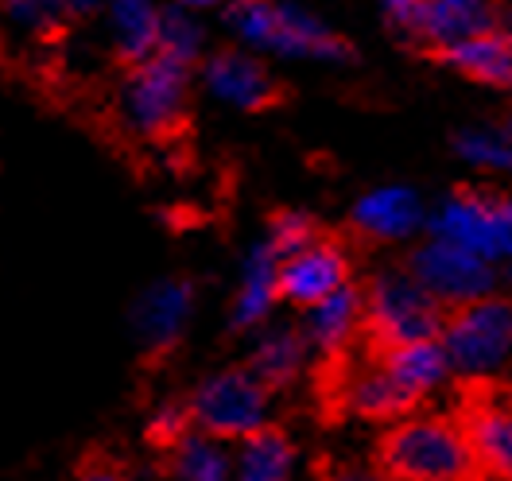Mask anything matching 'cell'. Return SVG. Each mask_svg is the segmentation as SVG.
I'll use <instances>...</instances> for the list:
<instances>
[{
  "mask_svg": "<svg viewBox=\"0 0 512 481\" xmlns=\"http://www.w3.org/2000/svg\"><path fill=\"white\" fill-rule=\"evenodd\" d=\"M505 206H509V218H512V194H505Z\"/></svg>",
  "mask_w": 512,
  "mask_h": 481,
  "instance_id": "cell-34",
  "label": "cell"
},
{
  "mask_svg": "<svg viewBox=\"0 0 512 481\" xmlns=\"http://www.w3.org/2000/svg\"><path fill=\"white\" fill-rule=\"evenodd\" d=\"M198 82L214 101H222L225 109H237V113H260V109L276 105V97H280L276 74L268 70V63L237 43L210 51L198 63Z\"/></svg>",
  "mask_w": 512,
  "mask_h": 481,
  "instance_id": "cell-11",
  "label": "cell"
},
{
  "mask_svg": "<svg viewBox=\"0 0 512 481\" xmlns=\"http://www.w3.org/2000/svg\"><path fill=\"white\" fill-rule=\"evenodd\" d=\"M361 303H365V334L381 350L419 342V338H439L447 322V307L419 284L408 264L381 268L365 284Z\"/></svg>",
  "mask_w": 512,
  "mask_h": 481,
  "instance_id": "cell-3",
  "label": "cell"
},
{
  "mask_svg": "<svg viewBox=\"0 0 512 481\" xmlns=\"http://www.w3.org/2000/svg\"><path fill=\"white\" fill-rule=\"evenodd\" d=\"M381 365L396 377V385L416 400V408L427 396H435L439 388H447L454 377L443 338H419V342H404V346H388V350H381Z\"/></svg>",
  "mask_w": 512,
  "mask_h": 481,
  "instance_id": "cell-17",
  "label": "cell"
},
{
  "mask_svg": "<svg viewBox=\"0 0 512 481\" xmlns=\"http://www.w3.org/2000/svg\"><path fill=\"white\" fill-rule=\"evenodd\" d=\"M191 105V66L148 55L128 63V74L117 90V113L128 132L144 140H160L179 132Z\"/></svg>",
  "mask_w": 512,
  "mask_h": 481,
  "instance_id": "cell-4",
  "label": "cell"
},
{
  "mask_svg": "<svg viewBox=\"0 0 512 481\" xmlns=\"http://www.w3.org/2000/svg\"><path fill=\"white\" fill-rule=\"evenodd\" d=\"M346 408L357 419H381V423H396L400 416L416 412V400L396 385V377L384 369L381 361L353 373L346 385Z\"/></svg>",
  "mask_w": 512,
  "mask_h": 481,
  "instance_id": "cell-23",
  "label": "cell"
},
{
  "mask_svg": "<svg viewBox=\"0 0 512 481\" xmlns=\"http://www.w3.org/2000/svg\"><path fill=\"white\" fill-rule=\"evenodd\" d=\"M160 4L156 0H101V16L117 55L125 63H140L156 51V32H160Z\"/></svg>",
  "mask_w": 512,
  "mask_h": 481,
  "instance_id": "cell-22",
  "label": "cell"
},
{
  "mask_svg": "<svg viewBox=\"0 0 512 481\" xmlns=\"http://www.w3.org/2000/svg\"><path fill=\"white\" fill-rule=\"evenodd\" d=\"M311 365V346L299 330V322H264L253 330V350H249V369L264 385L272 388H291L303 369Z\"/></svg>",
  "mask_w": 512,
  "mask_h": 481,
  "instance_id": "cell-16",
  "label": "cell"
},
{
  "mask_svg": "<svg viewBox=\"0 0 512 481\" xmlns=\"http://www.w3.org/2000/svg\"><path fill=\"white\" fill-rule=\"evenodd\" d=\"M509 132H512V117H509Z\"/></svg>",
  "mask_w": 512,
  "mask_h": 481,
  "instance_id": "cell-36",
  "label": "cell"
},
{
  "mask_svg": "<svg viewBox=\"0 0 512 481\" xmlns=\"http://www.w3.org/2000/svg\"><path fill=\"white\" fill-rule=\"evenodd\" d=\"M462 423L481 474L512 481V404H497V400L478 404Z\"/></svg>",
  "mask_w": 512,
  "mask_h": 481,
  "instance_id": "cell-20",
  "label": "cell"
},
{
  "mask_svg": "<svg viewBox=\"0 0 512 481\" xmlns=\"http://www.w3.org/2000/svg\"><path fill=\"white\" fill-rule=\"evenodd\" d=\"M315 237H319V222H315L307 210H280V214H272V222L264 229V241H268L280 257H288L295 249L311 245Z\"/></svg>",
  "mask_w": 512,
  "mask_h": 481,
  "instance_id": "cell-27",
  "label": "cell"
},
{
  "mask_svg": "<svg viewBox=\"0 0 512 481\" xmlns=\"http://www.w3.org/2000/svg\"><path fill=\"white\" fill-rule=\"evenodd\" d=\"M353 284V264L342 241L330 237H315L311 245L295 249L288 257H280V295L291 307H311L334 291Z\"/></svg>",
  "mask_w": 512,
  "mask_h": 481,
  "instance_id": "cell-13",
  "label": "cell"
},
{
  "mask_svg": "<svg viewBox=\"0 0 512 481\" xmlns=\"http://www.w3.org/2000/svg\"><path fill=\"white\" fill-rule=\"evenodd\" d=\"M194 423H191V412H187V400H156L152 404V412L144 419V431H148V439L156 443V447H171L179 435H187Z\"/></svg>",
  "mask_w": 512,
  "mask_h": 481,
  "instance_id": "cell-28",
  "label": "cell"
},
{
  "mask_svg": "<svg viewBox=\"0 0 512 481\" xmlns=\"http://www.w3.org/2000/svg\"><path fill=\"white\" fill-rule=\"evenodd\" d=\"M198 315V288L187 276H160L128 307V330L136 338V346L148 357L171 353L194 326Z\"/></svg>",
  "mask_w": 512,
  "mask_h": 481,
  "instance_id": "cell-10",
  "label": "cell"
},
{
  "mask_svg": "<svg viewBox=\"0 0 512 481\" xmlns=\"http://www.w3.org/2000/svg\"><path fill=\"white\" fill-rule=\"evenodd\" d=\"M408 268H412V276H416L419 284L431 291L447 311L493 295L497 272H501L497 264L474 257V253H466V249H458V245H450V241L427 237V233H423V241L412 249Z\"/></svg>",
  "mask_w": 512,
  "mask_h": 481,
  "instance_id": "cell-9",
  "label": "cell"
},
{
  "mask_svg": "<svg viewBox=\"0 0 512 481\" xmlns=\"http://www.w3.org/2000/svg\"><path fill=\"white\" fill-rule=\"evenodd\" d=\"M4 20L24 35H55L59 28L101 16V0H0Z\"/></svg>",
  "mask_w": 512,
  "mask_h": 481,
  "instance_id": "cell-24",
  "label": "cell"
},
{
  "mask_svg": "<svg viewBox=\"0 0 512 481\" xmlns=\"http://www.w3.org/2000/svg\"><path fill=\"white\" fill-rule=\"evenodd\" d=\"M70 481H136V478L128 470H121L117 462H86V466L74 470Z\"/></svg>",
  "mask_w": 512,
  "mask_h": 481,
  "instance_id": "cell-29",
  "label": "cell"
},
{
  "mask_svg": "<svg viewBox=\"0 0 512 481\" xmlns=\"http://www.w3.org/2000/svg\"><path fill=\"white\" fill-rule=\"evenodd\" d=\"M222 24L237 47L260 59L319 66L353 63L350 43L299 0H233L222 12Z\"/></svg>",
  "mask_w": 512,
  "mask_h": 481,
  "instance_id": "cell-1",
  "label": "cell"
},
{
  "mask_svg": "<svg viewBox=\"0 0 512 481\" xmlns=\"http://www.w3.org/2000/svg\"><path fill=\"white\" fill-rule=\"evenodd\" d=\"M427 210L431 206H423V194L416 187L381 183L353 202L350 225L357 237L373 245H404V241H416L419 233H427Z\"/></svg>",
  "mask_w": 512,
  "mask_h": 481,
  "instance_id": "cell-12",
  "label": "cell"
},
{
  "mask_svg": "<svg viewBox=\"0 0 512 481\" xmlns=\"http://www.w3.org/2000/svg\"><path fill=\"white\" fill-rule=\"evenodd\" d=\"M167 478L171 481H229L233 478V443L210 431L191 427L167 447Z\"/></svg>",
  "mask_w": 512,
  "mask_h": 481,
  "instance_id": "cell-21",
  "label": "cell"
},
{
  "mask_svg": "<svg viewBox=\"0 0 512 481\" xmlns=\"http://www.w3.org/2000/svg\"><path fill=\"white\" fill-rule=\"evenodd\" d=\"M299 330H303V338L311 346V357H322V361L342 357L365 334L361 291L350 284V288L334 291V295H326L319 303L303 307L299 311Z\"/></svg>",
  "mask_w": 512,
  "mask_h": 481,
  "instance_id": "cell-15",
  "label": "cell"
},
{
  "mask_svg": "<svg viewBox=\"0 0 512 481\" xmlns=\"http://www.w3.org/2000/svg\"><path fill=\"white\" fill-rule=\"evenodd\" d=\"M280 303V253L260 237L237 264V284L229 295V330L253 334L264 322L276 319Z\"/></svg>",
  "mask_w": 512,
  "mask_h": 481,
  "instance_id": "cell-14",
  "label": "cell"
},
{
  "mask_svg": "<svg viewBox=\"0 0 512 481\" xmlns=\"http://www.w3.org/2000/svg\"><path fill=\"white\" fill-rule=\"evenodd\" d=\"M501 268H505V280H509V288H512V257L505 260V264H501Z\"/></svg>",
  "mask_w": 512,
  "mask_h": 481,
  "instance_id": "cell-33",
  "label": "cell"
},
{
  "mask_svg": "<svg viewBox=\"0 0 512 481\" xmlns=\"http://www.w3.org/2000/svg\"><path fill=\"white\" fill-rule=\"evenodd\" d=\"M454 156L481 175H512L509 125H466L454 132Z\"/></svg>",
  "mask_w": 512,
  "mask_h": 481,
  "instance_id": "cell-26",
  "label": "cell"
},
{
  "mask_svg": "<svg viewBox=\"0 0 512 481\" xmlns=\"http://www.w3.org/2000/svg\"><path fill=\"white\" fill-rule=\"evenodd\" d=\"M427 237L450 241L489 264H505L512 257V218L501 194L454 191L427 210Z\"/></svg>",
  "mask_w": 512,
  "mask_h": 481,
  "instance_id": "cell-7",
  "label": "cell"
},
{
  "mask_svg": "<svg viewBox=\"0 0 512 481\" xmlns=\"http://www.w3.org/2000/svg\"><path fill=\"white\" fill-rule=\"evenodd\" d=\"M485 481H501V478H485Z\"/></svg>",
  "mask_w": 512,
  "mask_h": 481,
  "instance_id": "cell-35",
  "label": "cell"
},
{
  "mask_svg": "<svg viewBox=\"0 0 512 481\" xmlns=\"http://www.w3.org/2000/svg\"><path fill=\"white\" fill-rule=\"evenodd\" d=\"M171 63L198 66L206 59V28H202V12H191L183 4H167L160 12V32H156V51Z\"/></svg>",
  "mask_w": 512,
  "mask_h": 481,
  "instance_id": "cell-25",
  "label": "cell"
},
{
  "mask_svg": "<svg viewBox=\"0 0 512 481\" xmlns=\"http://www.w3.org/2000/svg\"><path fill=\"white\" fill-rule=\"evenodd\" d=\"M295 443L280 427H260L233 443V478L229 481H291L295 478Z\"/></svg>",
  "mask_w": 512,
  "mask_h": 481,
  "instance_id": "cell-19",
  "label": "cell"
},
{
  "mask_svg": "<svg viewBox=\"0 0 512 481\" xmlns=\"http://www.w3.org/2000/svg\"><path fill=\"white\" fill-rule=\"evenodd\" d=\"M439 338L447 346L454 377L481 381L501 373L512 361V299L485 295L466 307H454Z\"/></svg>",
  "mask_w": 512,
  "mask_h": 481,
  "instance_id": "cell-6",
  "label": "cell"
},
{
  "mask_svg": "<svg viewBox=\"0 0 512 481\" xmlns=\"http://www.w3.org/2000/svg\"><path fill=\"white\" fill-rule=\"evenodd\" d=\"M187 412L198 431H210L225 443H237L268 427L272 388L256 377L249 365H225L206 373L187 392Z\"/></svg>",
  "mask_w": 512,
  "mask_h": 481,
  "instance_id": "cell-5",
  "label": "cell"
},
{
  "mask_svg": "<svg viewBox=\"0 0 512 481\" xmlns=\"http://www.w3.org/2000/svg\"><path fill=\"white\" fill-rule=\"evenodd\" d=\"M381 12L400 43L427 47L435 55L497 24L493 0H381Z\"/></svg>",
  "mask_w": 512,
  "mask_h": 481,
  "instance_id": "cell-8",
  "label": "cell"
},
{
  "mask_svg": "<svg viewBox=\"0 0 512 481\" xmlns=\"http://www.w3.org/2000/svg\"><path fill=\"white\" fill-rule=\"evenodd\" d=\"M384 481H478V458L462 419L408 412L381 439Z\"/></svg>",
  "mask_w": 512,
  "mask_h": 481,
  "instance_id": "cell-2",
  "label": "cell"
},
{
  "mask_svg": "<svg viewBox=\"0 0 512 481\" xmlns=\"http://www.w3.org/2000/svg\"><path fill=\"white\" fill-rule=\"evenodd\" d=\"M175 4H183L191 12H225L233 0H175Z\"/></svg>",
  "mask_w": 512,
  "mask_h": 481,
  "instance_id": "cell-30",
  "label": "cell"
},
{
  "mask_svg": "<svg viewBox=\"0 0 512 481\" xmlns=\"http://www.w3.org/2000/svg\"><path fill=\"white\" fill-rule=\"evenodd\" d=\"M497 28H501V32L512 39V0L505 4V8H501V16H497Z\"/></svg>",
  "mask_w": 512,
  "mask_h": 481,
  "instance_id": "cell-32",
  "label": "cell"
},
{
  "mask_svg": "<svg viewBox=\"0 0 512 481\" xmlns=\"http://www.w3.org/2000/svg\"><path fill=\"white\" fill-rule=\"evenodd\" d=\"M443 63L458 70L462 78L489 86V90H505L512 94V39L497 24L489 32H478L462 43H454L443 51Z\"/></svg>",
  "mask_w": 512,
  "mask_h": 481,
  "instance_id": "cell-18",
  "label": "cell"
},
{
  "mask_svg": "<svg viewBox=\"0 0 512 481\" xmlns=\"http://www.w3.org/2000/svg\"><path fill=\"white\" fill-rule=\"evenodd\" d=\"M330 481H384L377 474H361V470H346V474H334Z\"/></svg>",
  "mask_w": 512,
  "mask_h": 481,
  "instance_id": "cell-31",
  "label": "cell"
}]
</instances>
